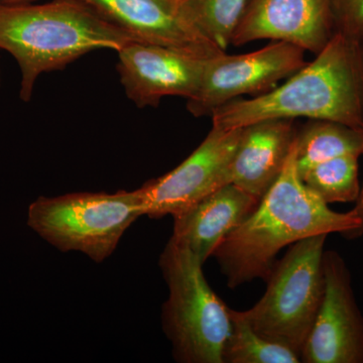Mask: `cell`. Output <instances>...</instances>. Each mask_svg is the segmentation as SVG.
Here are the masks:
<instances>
[{
    "mask_svg": "<svg viewBox=\"0 0 363 363\" xmlns=\"http://www.w3.org/2000/svg\"><path fill=\"white\" fill-rule=\"evenodd\" d=\"M362 44H363V38H362Z\"/></svg>",
    "mask_w": 363,
    "mask_h": 363,
    "instance_id": "23",
    "label": "cell"
},
{
    "mask_svg": "<svg viewBox=\"0 0 363 363\" xmlns=\"http://www.w3.org/2000/svg\"><path fill=\"white\" fill-rule=\"evenodd\" d=\"M130 42L135 40L76 0L0 6V49L18 62L25 102L43 73L65 68L95 50L119 51Z\"/></svg>",
    "mask_w": 363,
    "mask_h": 363,
    "instance_id": "3",
    "label": "cell"
},
{
    "mask_svg": "<svg viewBox=\"0 0 363 363\" xmlns=\"http://www.w3.org/2000/svg\"><path fill=\"white\" fill-rule=\"evenodd\" d=\"M327 235L310 236L291 245L272 267L262 298L247 311H240L253 331L300 358L324 296Z\"/></svg>",
    "mask_w": 363,
    "mask_h": 363,
    "instance_id": "5",
    "label": "cell"
},
{
    "mask_svg": "<svg viewBox=\"0 0 363 363\" xmlns=\"http://www.w3.org/2000/svg\"><path fill=\"white\" fill-rule=\"evenodd\" d=\"M360 214H362V216H363V212H362V213H360Z\"/></svg>",
    "mask_w": 363,
    "mask_h": 363,
    "instance_id": "22",
    "label": "cell"
},
{
    "mask_svg": "<svg viewBox=\"0 0 363 363\" xmlns=\"http://www.w3.org/2000/svg\"><path fill=\"white\" fill-rule=\"evenodd\" d=\"M355 210L358 212V213H362L363 212V189L362 192H360L359 198L357 200V206L354 208Z\"/></svg>",
    "mask_w": 363,
    "mask_h": 363,
    "instance_id": "21",
    "label": "cell"
},
{
    "mask_svg": "<svg viewBox=\"0 0 363 363\" xmlns=\"http://www.w3.org/2000/svg\"><path fill=\"white\" fill-rule=\"evenodd\" d=\"M117 70L126 96L140 108L162 98L191 99L199 88L205 58L164 45L130 42L121 48Z\"/></svg>",
    "mask_w": 363,
    "mask_h": 363,
    "instance_id": "10",
    "label": "cell"
},
{
    "mask_svg": "<svg viewBox=\"0 0 363 363\" xmlns=\"http://www.w3.org/2000/svg\"><path fill=\"white\" fill-rule=\"evenodd\" d=\"M324 296L301 355L305 363H363V318L342 257L324 252Z\"/></svg>",
    "mask_w": 363,
    "mask_h": 363,
    "instance_id": "9",
    "label": "cell"
},
{
    "mask_svg": "<svg viewBox=\"0 0 363 363\" xmlns=\"http://www.w3.org/2000/svg\"><path fill=\"white\" fill-rule=\"evenodd\" d=\"M334 33L332 0H247L230 45L281 40L316 55Z\"/></svg>",
    "mask_w": 363,
    "mask_h": 363,
    "instance_id": "11",
    "label": "cell"
},
{
    "mask_svg": "<svg viewBox=\"0 0 363 363\" xmlns=\"http://www.w3.org/2000/svg\"><path fill=\"white\" fill-rule=\"evenodd\" d=\"M169 298L162 306V328L183 363H223L231 330L230 308L208 285L203 264L187 247L169 240L160 257Z\"/></svg>",
    "mask_w": 363,
    "mask_h": 363,
    "instance_id": "4",
    "label": "cell"
},
{
    "mask_svg": "<svg viewBox=\"0 0 363 363\" xmlns=\"http://www.w3.org/2000/svg\"><path fill=\"white\" fill-rule=\"evenodd\" d=\"M312 62L283 84L212 112V126L242 128L269 119L329 121L363 131V44L334 33Z\"/></svg>",
    "mask_w": 363,
    "mask_h": 363,
    "instance_id": "2",
    "label": "cell"
},
{
    "mask_svg": "<svg viewBox=\"0 0 363 363\" xmlns=\"http://www.w3.org/2000/svg\"><path fill=\"white\" fill-rule=\"evenodd\" d=\"M359 230L363 216L357 210L332 211L305 185L296 164L295 140L278 180L247 220L222 240L213 257L227 285L235 289L255 279L267 281L279 250L288 245L318 234Z\"/></svg>",
    "mask_w": 363,
    "mask_h": 363,
    "instance_id": "1",
    "label": "cell"
},
{
    "mask_svg": "<svg viewBox=\"0 0 363 363\" xmlns=\"http://www.w3.org/2000/svg\"><path fill=\"white\" fill-rule=\"evenodd\" d=\"M358 159L348 155L321 162L301 176L306 186L326 204L352 202L359 198Z\"/></svg>",
    "mask_w": 363,
    "mask_h": 363,
    "instance_id": "18",
    "label": "cell"
},
{
    "mask_svg": "<svg viewBox=\"0 0 363 363\" xmlns=\"http://www.w3.org/2000/svg\"><path fill=\"white\" fill-rule=\"evenodd\" d=\"M297 133L295 119H269L243 128L231 162V184L260 201L285 168Z\"/></svg>",
    "mask_w": 363,
    "mask_h": 363,
    "instance_id": "14",
    "label": "cell"
},
{
    "mask_svg": "<svg viewBox=\"0 0 363 363\" xmlns=\"http://www.w3.org/2000/svg\"><path fill=\"white\" fill-rule=\"evenodd\" d=\"M363 155V131L329 121H309L298 130L296 164L300 177L335 157Z\"/></svg>",
    "mask_w": 363,
    "mask_h": 363,
    "instance_id": "15",
    "label": "cell"
},
{
    "mask_svg": "<svg viewBox=\"0 0 363 363\" xmlns=\"http://www.w3.org/2000/svg\"><path fill=\"white\" fill-rule=\"evenodd\" d=\"M242 128L212 126L205 140L177 168L140 188L143 215L161 218L192 207L231 183L230 166Z\"/></svg>",
    "mask_w": 363,
    "mask_h": 363,
    "instance_id": "8",
    "label": "cell"
},
{
    "mask_svg": "<svg viewBox=\"0 0 363 363\" xmlns=\"http://www.w3.org/2000/svg\"><path fill=\"white\" fill-rule=\"evenodd\" d=\"M231 330L224 344L223 363H298L294 351L262 337L243 319L240 311L230 309Z\"/></svg>",
    "mask_w": 363,
    "mask_h": 363,
    "instance_id": "17",
    "label": "cell"
},
{
    "mask_svg": "<svg viewBox=\"0 0 363 363\" xmlns=\"http://www.w3.org/2000/svg\"><path fill=\"white\" fill-rule=\"evenodd\" d=\"M140 216V189L114 194L71 193L38 198L28 207V225L61 252H80L102 262Z\"/></svg>",
    "mask_w": 363,
    "mask_h": 363,
    "instance_id": "6",
    "label": "cell"
},
{
    "mask_svg": "<svg viewBox=\"0 0 363 363\" xmlns=\"http://www.w3.org/2000/svg\"><path fill=\"white\" fill-rule=\"evenodd\" d=\"M259 203L242 189L227 184L174 215L171 240L187 247L204 264L222 240L255 212Z\"/></svg>",
    "mask_w": 363,
    "mask_h": 363,
    "instance_id": "13",
    "label": "cell"
},
{
    "mask_svg": "<svg viewBox=\"0 0 363 363\" xmlns=\"http://www.w3.org/2000/svg\"><path fill=\"white\" fill-rule=\"evenodd\" d=\"M247 0H180L183 18L226 52Z\"/></svg>",
    "mask_w": 363,
    "mask_h": 363,
    "instance_id": "16",
    "label": "cell"
},
{
    "mask_svg": "<svg viewBox=\"0 0 363 363\" xmlns=\"http://www.w3.org/2000/svg\"><path fill=\"white\" fill-rule=\"evenodd\" d=\"M76 1L136 42L164 45L205 59L225 52L183 18L180 0Z\"/></svg>",
    "mask_w": 363,
    "mask_h": 363,
    "instance_id": "12",
    "label": "cell"
},
{
    "mask_svg": "<svg viewBox=\"0 0 363 363\" xmlns=\"http://www.w3.org/2000/svg\"><path fill=\"white\" fill-rule=\"evenodd\" d=\"M307 63L304 50L281 40L247 54L215 55L204 61L199 88L187 100L188 111L195 117L211 116L238 98L269 92Z\"/></svg>",
    "mask_w": 363,
    "mask_h": 363,
    "instance_id": "7",
    "label": "cell"
},
{
    "mask_svg": "<svg viewBox=\"0 0 363 363\" xmlns=\"http://www.w3.org/2000/svg\"><path fill=\"white\" fill-rule=\"evenodd\" d=\"M39 0H0V6H21V4H33Z\"/></svg>",
    "mask_w": 363,
    "mask_h": 363,
    "instance_id": "20",
    "label": "cell"
},
{
    "mask_svg": "<svg viewBox=\"0 0 363 363\" xmlns=\"http://www.w3.org/2000/svg\"><path fill=\"white\" fill-rule=\"evenodd\" d=\"M332 18L335 33L362 42L363 0H332Z\"/></svg>",
    "mask_w": 363,
    "mask_h": 363,
    "instance_id": "19",
    "label": "cell"
}]
</instances>
